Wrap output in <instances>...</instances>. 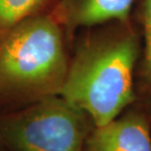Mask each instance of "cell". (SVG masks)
Returning <instances> with one entry per match:
<instances>
[{
    "instance_id": "obj_1",
    "label": "cell",
    "mask_w": 151,
    "mask_h": 151,
    "mask_svg": "<svg viewBox=\"0 0 151 151\" xmlns=\"http://www.w3.org/2000/svg\"><path fill=\"white\" fill-rule=\"evenodd\" d=\"M139 43L132 32L86 44L81 48L59 95L102 127L119 117L135 99L134 73Z\"/></svg>"
},
{
    "instance_id": "obj_2",
    "label": "cell",
    "mask_w": 151,
    "mask_h": 151,
    "mask_svg": "<svg viewBox=\"0 0 151 151\" xmlns=\"http://www.w3.org/2000/svg\"><path fill=\"white\" fill-rule=\"evenodd\" d=\"M69 64L59 26L51 17H29L0 42V94L39 100L59 95Z\"/></svg>"
},
{
    "instance_id": "obj_3",
    "label": "cell",
    "mask_w": 151,
    "mask_h": 151,
    "mask_svg": "<svg viewBox=\"0 0 151 151\" xmlns=\"http://www.w3.org/2000/svg\"><path fill=\"white\" fill-rule=\"evenodd\" d=\"M87 119L60 95H49L3 119L0 140L14 151H83Z\"/></svg>"
},
{
    "instance_id": "obj_4",
    "label": "cell",
    "mask_w": 151,
    "mask_h": 151,
    "mask_svg": "<svg viewBox=\"0 0 151 151\" xmlns=\"http://www.w3.org/2000/svg\"><path fill=\"white\" fill-rule=\"evenodd\" d=\"M83 151H151V132L145 116L131 111L89 132Z\"/></svg>"
},
{
    "instance_id": "obj_5",
    "label": "cell",
    "mask_w": 151,
    "mask_h": 151,
    "mask_svg": "<svg viewBox=\"0 0 151 151\" xmlns=\"http://www.w3.org/2000/svg\"><path fill=\"white\" fill-rule=\"evenodd\" d=\"M135 0H81L73 13L76 26L90 27L109 21H126Z\"/></svg>"
},
{
    "instance_id": "obj_6",
    "label": "cell",
    "mask_w": 151,
    "mask_h": 151,
    "mask_svg": "<svg viewBox=\"0 0 151 151\" xmlns=\"http://www.w3.org/2000/svg\"><path fill=\"white\" fill-rule=\"evenodd\" d=\"M44 0H0V29L12 27L31 17Z\"/></svg>"
},
{
    "instance_id": "obj_7",
    "label": "cell",
    "mask_w": 151,
    "mask_h": 151,
    "mask_svg": "<svg viewBox=\"0 0 151 151\" xmlns=\"http://www.w3.org/2000/svg\"><path fill=\"white\" fill-rule=\"evenodd\" d=\"M142 24L144 34V77L151 88V0H144Z\"/></svg>"
}]
</instances>
